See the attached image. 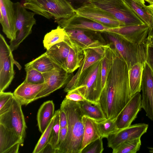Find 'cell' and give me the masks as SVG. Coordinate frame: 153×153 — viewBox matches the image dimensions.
Segmentation results:
<instances>
[{
  "mask_svg": "<svg viewBox=\"0 0 153 153\" xmlns=\"http://www.w3.org/2000/svg\"><path fill=\"white\" fill-rule=\"evenodd\" d=\"M111 50L113 65L99 101L106 119H116L131 97L127 64L114 48Z\"/></svg>",
  "mask_w": 153,
  "mask_h": 153,
  "instance_id": "1",
  "label": "cell"
},
{
  "mask_svg": "<svg viewBox=\"0 0 153 153\" xmlns=\"http://www.w3.org/2000/svg\"><path fill=\"white\" fill-rule=\"evenodd\" d=\"M60 108L65 113L67 119L66 140L57 153H81L84 132L82 118L84 114L77 102L65 98Z\"/></svg>",
  "mask_w": 153,
  "mask_h": 153,
  "instance_id": "2",
  "label": "cell"
},
{
  "mask_svg": "<svg viewBox=\"0 0 153 153\" xmlns=\"http://www.w3.org/2000/svg\"><path fill=\"white\" fill-rule=\"evenodd\" d=\"M102 59L94 63L81 74L75 88L72 90L78 92L86 100L95 103H99L102 91Z\"/></svg>",
  "mask_w": 153,
  "mask_h": 153,
  "instance_id": "3",
  "label": "cell"
},
{
  "mask_svg": "<svg viewBox=\"0 0 153 153\" xmlns=\"http://www.w3.org/2000/svg\"><path fill=\"white\" fill-rule=\"evenodd\" d=\"M23 5L35 14L52 19L56 22L75 13V9L66 0H24Z\"/></svg>",
  "mask_w": 153,
  "mask_h": 153,
  "instance_id": "4",
  "label": "cell"
},
{
  "mask_svg": "<svg viewBox=\"0 0 153 153\" xmlns=\"http://www.w3.org/2000/svg\"><path fill=\"white\" fill-rule=\"evenodd\" d=\"M126 63L128 70L135 64L146 61L148 44L138 45L114 33L103 32Z\"/></svg>",
  "mask_w": 153,
  "mask_h": 153,
  "instance_id": "5",
  "label": "cell"
},
{
  "mask_svg": "<svg viewBox=\"0 0 153 153\" xmlns=\"http://www.w3.org/2000/svg\"><path fill=\"white\" fill-rule=\"evenodd\" d=\"M86 3L110 13L125 26L145 24L123 0H88Z\"/></svg>",
  "mask_w": 153,
  "mask_h": 153,
  "instance_id": "6",
  "label": "cell"
},
{
  "mask_svg": "<svg viewBox=\"0 0 153 153\" xmlns=\"http://www.w3.org/2000/svg\"><path fill=\"white\" fill-rule=\"evenodd\" d=\"M16 22L15 39L10 41L11 51L16 49L20 44L32 32L33 26L36 24L34 17L35 13L28 11L23 5L19 2L14 3Z\"/></svg>",
  "mask_w": 153,
  "mask_h": 153,
  "instance_id": "7",
  "label": "cell"
},
{
  "mask_svg": "<svg viewBox=\"0 0 153 153\" xmlns=\"http://www.w3.org/2000/svg\"><path fill=\"white\" fill-rule=\"evenodd\" d=\"M10 46L0 34V92L4 91L11 83L14 76L13 65L19 70L22 67L13 58Z\"/></svg>",
  "mask_w": 153,
  "mask_h": 153,
  "instance_id": "8",
  "label": "cell"
},
{
  "mask_svg": "<svg viewBox=\"0 0 153 153\" xmlns=\"http://www.w3.org/2000/svg\"><path fill=\"white\" fill-rule=\"evenodd\" d=\"M22 105L14 97L9 109L0 115V124L25 138L27 127L22 110Z\"/></svg>",
  "mask_w": 153,
  "mask_h": 153,
  "instance_id": "9",
  "label": "cell"
},
{
  "mask_svg": "<svg viewBox=\"0 0 153 153\" xmlns=\"http://www.w3.org/2000/svg\"><path fill=\"white\" fill-rule=\"evenodd\" d=\"M75 12L109 28L125 26L110 13L90 3H86Z\"/></svg>",
  "mask_w": 153,
  "mask_h": 153,
  "instance_id": "10",
  "label": "cell"
},
{
  "mask_svg": "<svg viewBox=\"0 0 153 153\" xmlns=\"http://www.w3.org/2000/svg\"><path fill=\"white\" fill-rule=\"evenodd\" d=\"M42 74L45 80V85L35 97V100L49 95L67 84L71 79V73L61 67Z\"/></svg>",
  "mask_w": 153,
  "mask_h": 153,
  "instance_id": "11",
  "label": "cell"
},
{
  "mask_svg": "<svg viewBox=\"0 0 153 153\" xmlns=\"http://www.w3.org/2000/svg\"><path fill=\"white\" fill-rule=\"evenodd\" d=\"M148 126L147 124L140 123L119 130L107 138L108 147L113 150L126 141L140 138L146 132Z\"/></svg>",
  "mask_w": 153,
  "mask_h": 153,
  "instance_id": "12",
  "label": "cell"
},
{
  "mask_svg": "<svg viewBox=\"0 0 153 153\" xmlns=\"http://www.w3.org/2000/svg\"><path fill=\"white\" fill-rule=\"evenodd\" d=\"M142 108L153 121V72L146 62L144 65L141 82Z\"/></svg>",
  "mask_w": 153,
  "mask_h": 153,
  "instance_id": "13",
  "label": "cell"
},
{
  "mask_svg": "<svg viewBox=\"0 0 153 153\" xmlns=\"http://www.w3.org/2000/svg\"><path fill=\"white\" fill-rule=\"evenodd\" d=\"M107 32L117 33L128 41L140 45L147 43L149 27L146 24L124 26L110 28Z\"/></svg>",
  "mask_w": 153,
  "mask_h": 153,
  "instance_id": "14",
  "label": "cell"
},
{
  "mask_svg": "<svg viewBox=\"0 0 153 153\" xmlns=\"http://www.w3.org/2000/svg\"><path fill=\"white\" fill-rule=\"evenodd\" d=\"M142 108V96L140 92L133 95L116 119L119 130L129 127Z\"/></svg>",
  "mask_w": 153,
  "mask_h": 153,
  "instance_id": "15",
  "label": "cell"
},
{
  "mask_svg": "<svg viewBox=\"0 0 153 153\" xmlns=\"http://www.w3.org/2000/svg\"><path fill=\"white\" fill-rule=\"evenodd\" d=\"M105 45L100 47L83 50L84 57L77 71L66 84L64 91L68 92L75 87L81 74L94 63L102 59L103 57Z\"/></svg>",
  "mask_w": 153,
  "mask_h": 153,
  "instance_id": "16",
  "label": "cell"
},
{
  "mask_svg": "<svg viewBox=\"0 0 153 153\" xmlns=\"http://www.w3.org/2000/svg\"><path fill=\"white\" fill-rule=\"evenodd\" d=\"M13 4L11 0H0V22L3 32L10 41L16 38V18Z\"/></svg>",
  "mask_w": 153,
  "mask_h": 153,
  "instance_id": "17",
  "label": "cell"
},
{
  "mask_svg": "<svg viewBox=\"0 0 153 153\" xmlns=\"http://www.w3.org/2000/svg\"><path fill=\"white\" fill-rule=\"evenodd\" d=\"M64 29H81L100 32H106L110 28L86 17L75 13L71 17L57 22Z\"/></svg>",
  "mask_w": 153,
  "mask_h": 153,
  "instance_id": "18",
  "label": "cell"
},
{
  "mask_svg": "<svg viewBox=\"0 0 153 153\" xmlns=\"http://www.w3.org/2000/svg\"><path fill=\"white\" fill-rule=\"evenodd\" d=\"M64 30L70 39L83 50L100 47L105 45L98 40L91 39L89 35L93 30L81 29Z\"/></svg>",
  "mask_w": 153,
  "mask_h": 153,
  "instance_id": "19",
  "label": "cell"
},
{
  "mask_svg": "<svg viewBox=\"0 0 153 153\" xmlns=\"http://www.w3.org/2000/svg\"><path fill=\"white\" fill-rule=\"evenodd\" d=\"M45 83L33 84L24 80L13 93L15 97L22 105H27L35 101L37 95L43 89Z\"/></svg>",
  "mask_w": 153,
  "mask_h": 153,
  "instance_id": "20",
  "label": "cell"
},
{
  "mask_svg": "<svg viewBox=\"0 0 153 153\" xmlns=\"http://www.w3.org/2000/svg\"><path fill=\"white\" fill-rule=\"evenodd\" d=\"M65 41L70 47L69 52L63 69L69 73H72L79 68L84 57L83 50L71 41L66 35Z\"/></svg>",
  "mask_w": 153,
  "mask_h": 153,
  "instance_id": "21",
  "label": "cell"
},
{
  "mask_svg": "<svg viewBox=\"0 0 153 153\" xmlns=\"http://www.w3.org/2000/svg\"><path fill=\"white\" fill-rule=\"evenodd\" d=\"M70 48L68 43L64 41L52 46L45 52L53 62L63 68Z\"/></svg>",
  "mask_w": 153,
  "mask_h": 153,
  "instance_id": "22",
  "label": "cell"
},
{
  "mask_svg": "<svg viewBox=\"0 0 153 153\" xmlns=\"http://www.w3.org/2000/svg\"><path fill=\"white\" fill-rule=\"evenodd\" d=\"M24 140V138L0 124V153H5L17 143H19L22 145Z\"/></svg>",
  "mask_w": 153,
  "mask_h": 153,
  "instance_id": "23",
  "label": "cell"
},
{
  "mask_svg": "<svg viewBox=\"0 0 153 153\" xmlns=\"http://www.w3.org/2000/svg\"><path fill=\"white\" fill-rule=\"evenodd\" d=\"M135 14L149 27V31L153 26V13L151 8L135 0H123Z\"/></svg>",
  "mask_w": 153,
  "mask_h": 153,
  "instance_id": "24",
  "label": "cell"
},
{
  "mask_svg": "<svg viewBox=\"0 0 153 153\" xmlns=\"http://www.w3.org/2000/svg\"><path fill=\"white\" fill-rule=\"evenodd\" d=\"M54 113V104L52 100L44 102L40 107L37 120L39 129L42 134L49 125Z\"/></svg>",
  "mask_w": 153,
  "mask_h": 153,
  "instance_id": "25",
  "label": "cell"
},
{
  "mask_svg": "<svg viewBox=\"0 0 153 153\" xmlns=\"http://www.w3.org/2000/svg\"><path fill=\"white\" fill-rule=\"evenodd\" d=\"M82 120L84 129L81 151L90 143L101 137L95 120L86 115L83 116Z\"/></svg>",
  "mask_w": 153,
  "mask_h": 153,
  "instance_id": "26",
  "label": "cell"
},
{
  "mask_svg": "<svg viewBox=\"0 0 153 153\" xmlns=\"http://www.w3.org/2000/svg\"><path fill=\"white\" fill-rule=\"evenodd\" d=\"M144 63H137L128 70L130 93L132 97L141 90Z\"/></svg>",
  "mask_w": 153,
  "mask_h": 153,
  "instance_id": "27",
  "label": "cell"
},
{
  "mask_svg": "<svg viewBox=\"0 0 153 153\" xmlns=\"http://www.w3.org/2000/svg\"><path fill=\"white\" fill-rule=\"evenodd\" d=\"M84 115L99 122L105 120L104 113L99 103H95L86 100L77 102Z\"/></svg>",
  "mask_w": 153,
  "mask_h": 153,
  "instance_id": "28",
  "label": "cell"
},
{
  "mask_svg": "<svg viewBox=\"0 0 153 153\" xmlns=\"http://www.w3.org/2000/svg\"><path fill=\"white\" fill-rule=\"evenodd\" d=\"M25 67H31L44 73L51 71L60 67L53 62L45 52L26 64Z\"/></svg>",
  "mask_w": 153,
  "mask_h": 153,
  "instance_id": "29",
  "label": "cell"
},
{
  "mask_svg": "<svg viewBox=\"0 0 153 153\" xmlns=\"http://www.w3.org/2000/svg\"><path fill=\"white\" fill-rule=\"evenodd\" d=\"M113 63V58L111 46L105 45L103 57L102 60L101 79L102 90L104 88Z\"/></svg>",
  "mask_w": 153,
  "mask_h": 153,
  "instance_id": "30",
  "label": "cell"
},
{
  "mask_svg": "<svg viewBox=\"0 0 153 153\" xmlns=\"http://www.w3.org/2000/svg\"><path fill=\"white\" fill-rule=\"evenodd\" d=\"M66 33L64 29L59 26L54 29L47 33L43 41L44 48L48 50L54 45L64 41Z\"/></svg>",
  "mask_w": 153,
  "mask_h": 153,
  "instance_id": "31",
  "label": "cell"
},
{
  "mask_svg": "<svg viewBox=\"0 0 153 153\" xmlns=\"http://www.w3.org/2000/svg\"><path fill=\"white\" fill-rule=\"evenodd\" d=\"M58 110L56 111L49 125L40 137L33 152V153H41L48 143L52 129L54 124Z\"/></svg>",
  "mask_w": 153,
  "mask_h": 153,
  "instance_id": "32",
  "label": "cell"
},
{
  "mask_svg": "<svg viewBox=\"0 0 153 153\" xmlns=\"http://www.w3.org/2000/svg\"><path fill=\"white\" fill-rule=\"evenodd\" d=\"M141 145L140 138L126 141L113 150V153H136Z\"/></svg>",
  "mask_w": 153,
  "mask_h": 153,
  "instance_id": "33",
  "label": "cell"
},
{
  "mask_svg": "<svg viewBox=\"0 0 153 153\" xmlns=\"http://www.w3.org/2000/svg\"><path fill=\"white\" fill-rule=\"evenodd\" d=\"M97 123L99 132L102 138H107L109 135L119 130L116 124V119H106Z\"/></svg>",
  "mask_w": 153,
  "mask_h": 153,
  "instance_id": "34",
  "label": "cell"
},
{
  "mask_svg": "<svg viewBox=\"0 0 153 153\" xmlns=\"http://www.w3.org/2000/svg\"><path fill=\"white\" fill-rule=\"evenodd\" d=\"M26 76L25 80L33 84H42L45 82L43 74L36 70L30 67H25Z\"/></svg>",
  "mask_w": 153,
  "mask_h": 153,
  "instance_id": "35",
  "label": "cell"
},
{
  "mask_svg": "<svg viewBox=\"0 0 153 153\" xmlns=\"http://www.w3.org/2000/svg\"><path fill=\"white\" fill-rule=\"evenodd\" d=\"M59 109L58 110V112L56 117L55 122L53 126L50 137L48 142L52 148L56 151L59 137L60 126L59 119Z\"/></svg>",
  "mask_w": 153,
  "mask_h": 153,
  "instance_id": "36",
  "label": "cell"
},
{
  "mask_svg": "<svg viewBox=\"0 0 153 153\" xmlns=\"http://www.w3.org/2000/svg\"><path fill=\"white\" fill-rule=\"evenodd\" d=\"M14 97L13 93L11 92H0V115L9 109Z\"/></svg>",
  "mask_w": 153,
  "mask_h": 153,
  "instance_id": "37",
  "label": "cell"
},
{
  "mask_svg": "<svg viewBox=\"0 0 153 153\" xmlns=\"http://www.w3.org/2000/svg\"><path fill=\"white\" fill-rule=\"evenodd\" d=\"M102 138L100 137L90 143L81 151V153H102L104 149Z\"/></svg>",
  "mask_w": 153,
  "mask_h": 153,
  "instance_id": "38",
  "label": "cell"
},
{
  "mask_svg": "<svg viewBox=\"0 0 153 153\" xmlns=\"http://www.w3.org/2000/svg\"><path fill=\"white\" fill-rule=\"evenodd\" d=\"M65 98L70 100L77 102L86 100L78 92L73 90L67 92Z\"/></svg>",
  "mask_w": 153,
  "mask_h": 153,
  "instance_id": "39",
  "label": "cell"
},
{
  "mask_svg": "<svg viewBox=\"0 0 153 153\" xmlns=\"http://www.w3.org/2000/svg\"><path fill=\"white\" fill-rule=\"evenodd\" d=\"M67 126L60 128L57 144L56 153H57V151L61 148L65 141L67 136Z\"/></svg>",
  "mask_w": 153,
  "mask_h": 153,
  "instance_id": "40",
  "label": "cell"
},
{
  "mask_svg": "<svg viewBox=\"0 0 153 153\" xmlns=\"http://www.w3.org/2000/svg\"><path fill=\"white\" fill-rule=\"evenodd\" d=\"M146 62L153 72V47L148 45Z\"/></svg>",
  "mask_w": 153,
  "mask_h": 153,
  "instance_id": "41",
  "label": "cell"
},
{
  "mask_svg": "<svg viewBox=\"0 0 153 153\" xmlns=\"http://www.w3.org/2000/svg\"><path fill=\"white\" fill-rule=\"evenodd\" d=\"M59 119L60 128L67 126V119L65 113L61 108L59 109Z\"/></svg>",
  "mask_w": 153,
  "mask_h": 153,
  "instance_id": "42",
  "label": "cell"
},
{
  "mask_svg": "<svg viewBox=\"0 0 153 153\" xmlns=\"http://www.w3.org/2000/svg\"><path fill=\"white\" fill-rule=\"evenodd\" d=\"M74 8L77 9L86 3L88 0H66Z\"/></svg>",
  "mask_w": 153,
  "mask_h": 153,
  "instance_id": "43",
  "label": "cell"
},
{
  "mask_svg": "<svg viewBox=\"0 0 153 153\" xmlns=\"http://www.w3.org/2000/svg\"><path fill=\"white\" fill-rule=\"evenodd\" d=\"M20 145H21V144L19 143L15 145L7 150L5 153H17L19 152L18 151Z\"/></svg>",
  "mask_w": 153,
  "mask_h": 153,
  "instance_id": "44",
  "label": "cell"
},
{
  "mask_svg": "<svg viewBox=\"0 0 153 153\" xmlns=\"http://www.w3.org/2000/svg\"><path fill=\"white\" fill-rule=\"evenodd\" d=\"M147 42L148 45L153 47V28L149 32Z\"/></svg>",
  "mask_w": 153,
  "mask_h": 153,
  "instance_id": "45",
  "label": "cell"
},
{
  "mask_svg": "<svg viewBox=\"0 0 153 153\" xmlns=\"http://www.w3.org/2000/svg\"><path fill=\"white\" fill-rule=\"evenodd\" d=\"M44 152L56 153V151L53 149L51 145L48 143L41 152V153Z\"/></svg>",
  "mask_w": 153,
  "mask_h": 153,
  "instance_id": "46",
  "label": "cell"
},
{
  "mask_svg": "<svg viewBox=\"0 0 153 153\" xmlns=\"http://www.w3.org/2000/svg\"><path fill=\"white\" fill-rule=\"evenodd\" d=\"M144 1H146V2H148L150 4H152L153 3V0H144Z\"/></svg>",
  "mask_w": 153,
  "mask_h": 153,
  "instance_id": "47",
  "label": "cell"
},
{
  "mask_svg": "<svg viewBox=\"0 0 153 153\" xmlns=\"http://www.w3.org/2000/svg\"><path fill=\"white\" fill-rule=\"evenodd\" d=\"M138 2H139L140 3H141L143 4H145V1L144 0H135Z\"/></svg>",
  "mask_w": 153,
  "mask_h": 153,
  "instance_id": "48",
  "label": "cell"
},
{
  "mask_svg": "<svg viewBox=\"0 0 153 153\" xmlns=\"http://www.w3.org/2000/svg\"><path fill=\"white\" fill-rule=\"evenodd\" d=\"M149 6L152 8H153V3L152 4H150L149 5Z\"/></svg>",
  "mask_w": 153,
  "mask_h": 153,
  "instance_id": "49",
  "label": "cell"
},
{
  "mask_svg": "<svg viewBox=\"0 0 153 153\" xmlns=\"http://www.w3.org/2000/svg\"><path fill=\"white\" fill-rule=\"evenodd\" d=\"M151 151L153 153V147H152L151 149Z\"/></svg>",
  "mask_w": 153,
  "mask_h": 153,
  "instance_id": "50",
  "label": "cell"
}]
</instances>
